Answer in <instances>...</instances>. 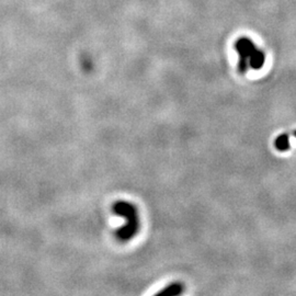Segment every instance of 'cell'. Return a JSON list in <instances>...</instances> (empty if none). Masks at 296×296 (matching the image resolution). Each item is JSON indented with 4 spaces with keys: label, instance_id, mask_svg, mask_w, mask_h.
Instances as JSON below:
<instances>
[{
    "label": "cell",
    "instance_id": "obj_6",
    "mask_svg": "<svg viewBox=\"0 0 296 296\" xmlns=\"http://www.w3.org/2000/svg\"><path fill=\"white\" fill-rule=\"evenodd\" d=\"M294 136H295V137H296V131H295V132H294Z\"/></svg>",
    "mask_w": 296,
    "mask_h": 296
},
{
    "label": "cell",
    "instance_id": "obj_5",
    "mask_svg": "<svg viewBox=\"0 0 296 296\" xmlns=\"http://www.w3.org/2000/svg\"><path fill=\"white\" fill-rule=\"evenodd\" d=\"M274 146L277 148L279 152H287V150L290 149V136L289 134L283 133L279 135V136L275 138L274 142Z\"/></svg>",
    "mask_w": 296,
    "mask_h": 296
},
{
    "label": "cell",
    "instance_id": "obj_1",
    "mask_svg": "<svg viewBox=\"0 0 296 296\" xmlns=\"http://www.w3.org/2000/svg\"><path fill=\"white\" fill-rule=\"evenodd\" d=\"M112 210L119 216L127 219V224L122 228L117 230V238L121 242L131 240L139 229V218L136 208L125 201H118L113 204Z\"/></svg>",
    "mask_w": 296,
    "mask_h": 296
},
{
    "label": "cell",
    "instance_id": "obj_2",
    "mask_svg": "<svg viewBox=\"0 0 296 296\" xmlns=\"http://www.w3.org/2000/svg\"><path fill=\"white\" fill-rule=\"evenodd\" d=\"M235 48L239 55L238 70L242 74H245L249 67V57L257 49V46L249 38L243 37L235 42Z\"/></svg>",
    "mask_w": 296,
    "mask_h": 296
},
{
    "label": "cell",
    "instance_id": "obj_3",
    "mask_svg": "<svg viewBox=\"0 0 296 296\" xmlns=\"http://www.w3.org/2000/svg\"><path fill=\"white\" fill-rule=\"evenodd\" d=\"M265 63V54L262 49L257 48L249 57V67L254 70H259L263 67Z\"/></svg>",
    "mask_w": 296,
    "mask_h": 296
},
{
    "label": "cell",
    "instance_id": "obj_4",
    "mask_svg": "<svg viewBox=\"0 0 296 296\" xmlns=\"http://www.w3.org/2000/svg\"><path fill=\"white\" fill-rule=\"evenodd\" d=\"M183 284L180 282H173L171 284H169L166 287L165 289H163L162 291H159V292L156 294L157 296H177L180 295L183 292Z\"/></svg>",
    "mask_w": 296,
    "mask_h": 296
}]
</instances>
